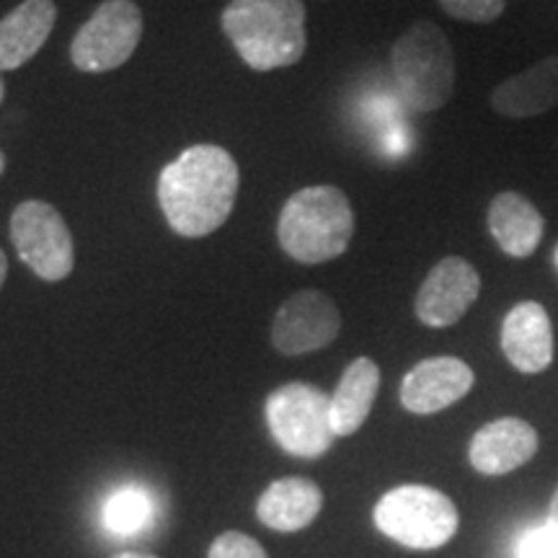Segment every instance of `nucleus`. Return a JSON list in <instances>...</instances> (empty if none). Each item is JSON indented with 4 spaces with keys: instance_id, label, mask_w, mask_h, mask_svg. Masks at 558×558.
Listing matches in <instances>:
<instances>
[{
    "instance_id": "1",
    "label": "nucleus",
    "mask_w": 558,
    "mask_h": 558,
    "mask_svg": "<svg viewBox=\"0 0 558 558\" xmlns=\"http://www.w3.org/2000/svg\"><path fill=\"white\" fill-rule=\"evenodd\" d=\"M239 186V166L226 148L194 145L160 171V209L179 235L202 239L230 218Z\"/></svg>"
},
{
    "instance_id": "2",
    "label": "nucleus",
    "mask_w": 558,
    "mask_h": 558,
    "mask_svg": "<svg viewBox=\"0 0 558 558\" xmlns=\"http://www.w3.org/2000/svg\"><path fill=\"white\" fill-rule=\"evenodd\" d=\"M222 32L248 68H290L308 50L303 0H230Z\"/></svg>"
},
{
    "instance_id": "3",
    "label": "nucleus",
    "mask_w": 558,
    "mask_h": 558,
    "mask_svg": "<svg viewBox=\"0 0 558 558\" xmlns=\"http://www.w3.org/2000/svg\"><path fill=\"white\" fill-rule=\"evenodd\" d=\"M279 246L300 264H324L344 254L354 235V213L337 186H305L292 194L277 222Z\"/></svg>"
},
{
    "instance_id": "4",
    "label": "nucleus",
    "mask_w": 558,
    "mask_h": 558,
    "mask_svg": "<svg viewBox=\"0 0 558 558\" xmlns=\"http://www.w3.org/2000/svg\"><path fill=\"white\" fill-rule=\"evenodd\" d=\"M390 68L403 101L418 114L442 109L456 90V54L448 34L432 21H416L396 39Z\"/></svg>"
},
{
    "instance_id": "5",
    "label": "nucleus",
    "mask_w": 558,
    "mask_h": 558,
    "mask_svg": "<svg viewBox=\"0 0 558 558\" xmlns=\"http://www.w3.org/2000/svg\"><path fill=\"white\" fill-rule=\"evenodd\" d=\"M375 525L401 546L432 550L458 533V509L432 486H399L375 505Z\"/></svg>"
},
{
    "instance_id": "6",
    "label": "nucleus",
    "mask_w": 558,
    "mask_h": 558,
    "mask_svg": "<svg viewBox=\"0 0 558 558\" xmlns=\"http://www.w3.org/2000/svg\"><path fill=\"white\" fill-rule=\"evenodd\" d=\"M267 422L277 445L295 458H320L333 442L331 399L308 383H288L271 390Z\"/></svg>"
},
{
    "instance_id": "7",
    "label": "nucleus",
    "mask_w": 558,
    "mask_h": 558,
    "mask_svg": "<svg viewBox=\"0 0 558 558\" xmlns=\"http://www.w3.org/2000/svg\"><path fill=\"white\" fill-rule=\"evenodd\" d=\"M11 241L19 259L45 282H60L73 271V235L50 202H21L11 215Z\"/></svg>"
},
{
    "instance_id": "8",
    "label": "nucleus",
    "mask_w": 558,
    "mask_h": 558,
    "mask_svg": "<svg viewBox=\"0 0 558 558\" xmlns=\"http://www.w3.org/2000/svg\"><path fill=\"white\" fill-rule=\"evenodd\" d=\"M143 39V13L132 0H104L70 45V60L83 73H109L124 65Z\"/></svg>"
},
{
    "instance_id": "9",
    "label": "nucleus",
    "mask_w": 558,
    "mask_h": 558,
    "mask_svg": "<svg viewBox=\"0 0 558 558\" xmlns=\"http://www.w3.org/2000/svg\"><path fill=\"white\" fill-rule=\"evenodd\" d=\"M341 331L337 303L320 290H300L284 300L271 324V344L284 357L318 352Z\"/></svg>"
},
{
    "instance_id": "10",
    "label": "nucleus",
    "mask_w": 558,
    "mask_h": 558,
    "mask_svg": "<svg viewBox=\"0 0 558 558\" xmlns=\"http://www.w3.org/2000/svg\"><path fill=\"white\" fill-rule=\"evenodd\" d=\"M481 275L463 256H445L437 262L416 292V318L429 329H448L458 324L478 300Z\"/></svg>"
},
{
    "instance_id": "11",
    "label": "nucleus",
    "mask_w": 558,
    "mask_h": 558,
    "mask_svg": "<svg viewBox=\"0 0 558 558\" xmlns=\"http://www.w3.org/2000/svg\"><path fill=\"white\" fill-rule=\"evenodd\" d=\"M476 375L458 357H429L411 367L401 383V403L411 414H437L471 393Z\"/></svg>"
},
{
    "instance_id": "12",
    "label": "nucleus",
    "mask_w": 558,
    "mask_h": 558,
    "mask_svg": "<svg viewBox=\"0 0 558 558\" xmlns=\"http://www.w3.org/2000/svg\"><path fill=\"white\" fill-rule=\"evenodd\" d=\"M538 432L525 418L505 416L488 422L471 439L469 460L484 476H505L522 469L538 452Z\"/></svg>"
},
{
    "instance_id": "13",
    "label": "nucleus",
    "mask_w": 558,
    "mask_h": 558,
    "mask_svg": "<svg viewBox=\"0 0 558 558\" xmlns=\"http://www.w3.org/2000/svg\"><path fill=\"white\" fill-rule=\"evenodd\" d=\"M501 352L509 365L525 375H538L554 362V329L548 311L535 300L518 303L501 324Z\"/></svg>"
},
{
    "instance_id": "14",
    "label": "nucleus",
    "mask_w": 558,
    "mask_h": 558,
    "mask_svg": "<svg viewBox=\"0 0 558 558\" xmlns=\"http://www.w3.org/2000/svg\"><path fill=\"white\" fill-rule=\"evenodd\" d=\"M492 107L501 117L530 120L558 107V54L535 62L518 75H509L492 90Z\"/></svg>"
},
{
    "instance_id": "15",
    "label": "nucleus",
    "mask_w": 558,
    "mask_h": 558,
    "mask_svg": "<svg viewBox=\"0 0 558 558\" xmlns=\"http://www.w3.org/2000/svg\"><path fill=\"white\" fill-rule=\"evenodd\" d=\"M488 233L512 259H527L541 246L546 220L541 209L520 192H499L486 213Z\"/></svg>"
},
{
    "instance_id": "16",
    "label": "nucleus",
    "mask_w": 558,
    "mask_h": 558,
    "mask_svg": "<svg viewBox=\"0 0 558 558\" xmlns=\"http://www.w3.org/2000/svg\"><path fill=\"white\" fill-rule=\"evenodd\" d=\"M58 21L52 0H24L0 21V73L26 65L50 39Z\"/></svg>"
},
{
    "instance_id": "17",
    "label": "nucleus",
    "mask_w": 558,
    "mask_h": 558,
    "mask_svg": "<svg viewBox=\"0 0 558 558\" xmlns=\"http://www.w3.org/2000/svg\"><path fill=\"white\" fill-rule=\"evenodd\" d=\"M324 509V492L316 481L303 476L279 478L259 497L256 514L277 533H298L308 527Z\"/></svg>"
},
{
    "instance_id": "18",
    "label": "nucleus",
    "mask_w": 558,
    "mask_h": 558,
    "mask_svg": "<svg viewBox=\"0 0 558 558\" xmlns=\"http://www.w3.org/2000/svg\"><path fill=\"white\" fill-rule=\"evenodd\" d=\"M380 390V367L369 357H357L344 369L331 396V427L337 437H352L367 422Z\"/></svg>"
},
{
    "instance_id": "19",
    "label": "nucleus",
    "mask_w": 558,
    "mask_h": 558,
    "mask_svg": "<svg viewBox=\"0 0 558 558\" xmlns=\"http://www.w3.org/2000/svg\"><path fill=\"white\" fill-rule=\"evenodd\" d=\"M153 520V501L140 488H122L104 507V522L120 535L140 533Z\"/></svg>"
},
{
    "instance_id": "20",
    "label": "nucleus",
    "mask_w": 558,
    "mask_h": 558,
    "mask_svg": "<svg viewBox=\"0 0 558 558\" xmlns=\"http://www.w3.org/2000/svg\"><path fill=\"white\" fill-rule=\"evenodd\" d=\"M442 11L469 24H494L507 9V0H439Z\"/></svg>"
},
{
    "instance_id": "21",
    "label": "nucleus",
    "mask_w": 558,
    "mask_h": 558,
    "mask_svg": "<svg viewBox=\"0 0 558 558\" xmlns=\"http://www.w3.org/2000/svg\"><path fill=\"white\" fill-rule=\"evenodd\" d=\"M207 558H267V550L262 548L259 541L251 538V535L228 530V533H222L213 541Z\"/></svg>"
},
{
    "instance_id": "22",
    "label": "nucleus",
    "mask_w": 558,
    "mask_h": 558,
    "mask_svg": "<svg viewBox=\"0 0 558 558\" xmlns=\"http://www.w3.org/2000/svg\"><path fill=\"white\" fill-rule=\"evenodd\" d=\"M520 558H558V525L546 522V525L527 530L518 543Z\"/></svg>"
},
{
    "instance_id": "23",
    "label": "nucleus",
    "mask_w": 558,
    "mask_h": 558,
    "mask_svg": "<svg viewBox=\"0 0 558 558\" xmlns=\"http://www.w3.org/2000/svg\"><path fill=\"white\" fill-rule=\"evenodd\" d=\"M5 277H9V259H5L3 248H0V288H3Z\"/></svg>"
},
{
    "instance_id": "24",
    "label": "nucleus",
    "mask_w": 558,
    "mask_h": 558,
    "mask_svg": "<svg viewBox=\"0 0 558 558\" xmlns=\"http://www.w3.org/2000/svg\"><path fill=\"white\" fill-rule=\"evenodd\" d=\"M548 520L554 522V525H558V488H556L554 499H550V512H548Z\"/></svg>"
},
{
    "instance_id": "25",
    "label": "nucleus",
    "mask_w": 558,
    "mask_h": 558,
    "mask_svg": "<svg viewBox=\"0 0 558 558\" xmlns=\"http://www.w3.org/2000/svg\"><path fill=\"white\" fill-rule=\"evenodd\" d=\"M111 558H158V556H150V554H135V550H128V554H117Z\"/></svg>"
},
{
    "instance_id": "26",
    "label": "nucleus",
    "mask_w": 558,
    "mask_h": 558,
    "mask_svg": "<svg viewBox=\"0 0 558 558\" xmlns=\"http://www.w3.org/2000/svg\"><path fill=\"white\" fill-rule=\"evenodd\" d=\"M3 171H5V158H3V153H0V177H3Z\"/></svg>"
},
{
    "instance_id": "27",
    "label": "nucleus",
    "mask_w": 558,
    "mask_h": 558,
    "mask_svg": "<svg viewBox=\"0 0 558 558\" xmlns=\"http://www.w3.org/2000/svg\"><path fill=\"white\" fill-rule=\"evenodd\" d=\"M3 96H5V86H3V81H0V101H3Z\"/></svg>"
},
{
    "instance_id": "28",
    "label": "nucleus",
    "mask_w": 558,
    "mask_h": 558,
    "mask_svg": "<svg viewBox=\"0 0 558 558\" xmlns=\"http://www.w3.org/2000/svg\"><path fill=\"white\" fill-rule=\"evenodd\" d=\"M554 259H556V267H558V246H556V251H554Z\"/></svg>"
}]
</instances>
